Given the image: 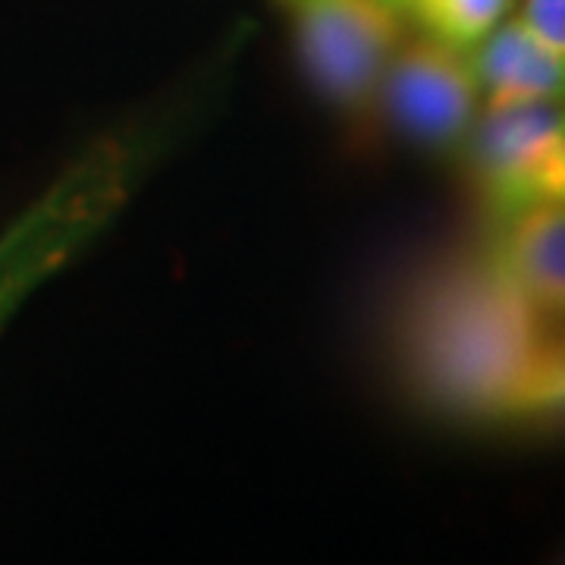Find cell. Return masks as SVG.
<instances>
[{
	"instance_id": "obj_1",
	"label": "cell",
	"mask_w": 565,
	"mask_h": 565,
	"mask_svg": "<svg viewBox=\"0 0 565 565\" xmlns=\"http://www.w3.org/2000/svg\"><path fill=\"white\" fill-rule=\"evenodd\" d=\"M422 399L465 422H565V321L522 299L484 255L430 270L399 315Z\"/></svg>"
},
{
	"instance_id": "obj_2",
	"label": "cell",
	"mask_w": 565,
	"mask_h": 565,
	"mask_svg": "<svg viewBox=\"0 0 565 565\" xmlns=\"http://www.w3.org/2000/svg\"><path fill=\"white\" fill-rule=\"evenodd\" d=\"M170 126L151 117L102 132L0 230V330L126 211L167 151Z\"/></svg>"
},
{
	"instance_id": "obj_3",
	"label": "cell",
	"mask_w": 565,
	"mask_h": 565,
	"mask_svg": "<svg viewBox=\"0 0 565 565\" xmlns=\"http://www.w3.org/2000/svg\"><path fill=\"white\" fill-rule=\"evenodd\" d=\"M296 44L308 79L327 102L364 110L377 102L390 61L403 47L393 0H292Z\"/></svg>"
},
{
	"instance_id": "obj_4",
	"label": "cell",
	"mask_w": 565,
	"mask_h": 565,
	"mask_svg": "<svg viewBox=\"0 0 565 565\" xmlns=\"http://www.w3.org/2000/svg\"><path fill=\"white\" fill-rule=\"evenodd\" d=\"M468 136L475 180L497 217L565 202V102L487 107Z\"/></svg>"
},
{
	"instance_id": "obj_5",
	"label": "cell",
	"mask_w": 565,
	"mask_h": 565,
	"mask_svg": "<svg viewBox=\"0 0 565 565\" xmlns=\"http://www.w3.org/2000/svg\"><path fill=\"white\" fill-rule=\"evenodd\" d=\"M390 120L427 148H452L478 120L481 85L471 47L427 35L396 51L377 92Z\"/></svg>"
},
{
	"instance_id": "obj_6",
	"label": "cell",
	"mask_w": 565,
	"mask_h": 565,
	"mask_svg": "<svg viewBox=\"0 0 565 565\" xmlns=\"http://www.w3.org/2000/svg\"><path fill=\"white\" fill-rule=\"evenodd\" d=\"M484 262L522 299L565 321V202L500 214Z\"/></svg>"
},
{
	"instance_id": "obj_7",
	"label": "cell",
	"mask_w": 565,
	"mask_h": 565,
	"mask_svg": "<svg viewBox=\"0 0 565 565\" xmlns=\"http://www.w3.org/2000/svg\"><path fill=\"white\" fill-rule=\"evenodd\" d=\"M487 107L565 102V54L546 47L519 20L497 22L471 47Z\"/></svg>"
},
{
	"instance_id": "obj_8",
	"label": "cell",
	"mask_w": 565,
	"mask_h": 565,
	"mask_svg": "<svg viewBox=\"0 0 565 565\" xmlns=\"http://www.w3.org/2000/svg\"><path fill=\"white\" fill-rule=\"evenodd\" d=\"M403 17L422 25L427 35L456 47H475L503 20L509 0H393Z\"/></svg>"
},
{
	"instance_id": "obj_9",
	"label": "cell",
	"mask_w": 565,
	"mask_h": 565,
	"mask_svg": "<svg viewBox=\"0 0 565 565\" xmlns=\"http://www.w3.org/2000/svg\"><path fill=\"white\" fill-rule=\"evenodd\" d=\"M519 22L546 47L565 54V0H525Z\"/></svg>"
}]
</instances>
